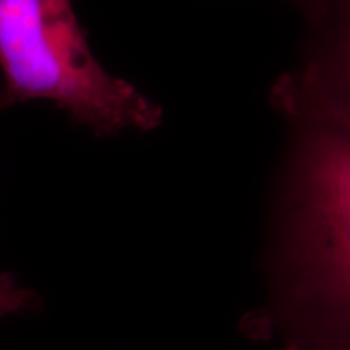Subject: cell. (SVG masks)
Returning a JSON list of instances; mask_svg holds the SVG:
<instances>
[{
  "instance_id": "6da1fadb",
  "label": "cell",
  "mask_w": 350,
  "mask_h": 350,
  "mask_svg": "<svg viewBox=\"0 0 350 350\" xmlns=\"http://www.w3.org/2000/svg\"><path fill=\"white\" fill-rule=\"evenodd\" d=\"M268 273L286 350H350V130L282 117Z\"/></svg>"
},
{
  "instance_id": "7a4b0ae2",
  "label": "cell",
  "mask_w": 350,
  "mask_h": 350,
  "mask_svg": "<svg viewBox=\"0 0 350 350\" xmlns=\"http://www.w3.org/2000/svg\"><path fill=\"white\" fill-rule=\"evenodd\" d=\"M0 109L46 100L98 137L150 133L164 109L91 51L72 0H0Z\"/></svg>"
},
{
  "instance_id": "3957f363",
  "label": "cell",
  "mask_w": 350,
  "mask_h": 350,
  "mask_svg": "<svg viewBox=\"0 0 350 350\" xmlns=\"http://www.w3.org/2000/svg\"><path fill=\"white\" fill-rule=\"evenodd\" d=\"M294 64L269 91L281 117L305 116L350 130V0H300Z\"/></svg>"
},
{
  "instance_id": "277c9868",
  "label": "cell",
  "mask_w": 350,
  "mask_h": 350,
  "mask_svg": "<svg viewBox=\"0 0 350 350\" xmlns=\"http://www.w3.org/2000/svg\"><path fill=\"white\" fill-rule=\"evenodd\" d=\"M38 297L16 282L10 273L0 274V319L31 310Z\"/></svg>"
},
{
  "instance_id": "5b68a950",
  "label": "cell",
  "mask_w": 350,
  "mask_h": 350,
  "mask_svg": "<svg viewBox=\"0 0 350 350\" xmlns=\"http://www.w3.org/2000/svg\"><path fill=\"white\" fill-rule=\"evenodd\" d=\"M291 2H292V3H294V5H297V3H299V2H300V0H291Z\"/></svg>"
}]
</instances>
